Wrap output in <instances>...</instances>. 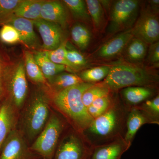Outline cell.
I'll use <instances>...</instances> for the list:
<instances>
[{"instance_id":"obj_1","label":"cell","mask_w":159,"mask_h":159,"mask_svg":"<svg viewBox=\"0 0 159 159\" xmlns=\"http://www.w3.org/2000/svg\"><path fill=\"white\" fill-rule=\"evenodd\" d=\"M82 82L49 95L51 107L61 115L70 126L80 133L93 121L84 105L82 95L84 91L93 85Z\"/></svg>"},{"instance_id":"obj_2","label":"cell","mask_w":159,"mask_h":159,"mask_svg":"<svg viewBox=\"0 0 159 159\" xmlns=\"http://www.w3.org/2000/svg\"><path fill=\"white\" fill-rule=\"evenodd\" d=\"M127 111L118 99L105 113L93 119L83 135L93 147L124 137Z\"/></svg>"},{"instance_id":"obj_3","label":"cell","mask_w":159,"mask_h":159,"mask_svg":"<svg viewBox=\"0 0 159 159\" xmlns=\"http://www.w3.org/2000/svg\"><path fill=\"white\" fill-rule=\"evenodd\" d=\"M51 110L48 93L44 91L35 92L31 99L25 102L20 112L17 128L30 146L44 128Z\"/></svg>"},{"instance_id":"obj_4","label":"cell","mask_w":159,"mask_h":159,"mask_svg":"<svg viewBox=\"0 0 159 159\" xmlns=\"http://www.w3.org/2000/svg\"><path fill=\"white\" fill-rule=\"evenodd\" d=\"M158 82L157 77L148 70L124 63L110 67L108 75L101 83L116 93L129 87L154 88Z\"/></svg>"},{"instance_id":"obj_5","label":"cell","mask_w":159,"mask_h":159,"mask_svg":"<svg viewBox=\"0 0 159 159\" xmlns=\"http://www.w3.org/2000/svg\"><path fill=\"white\" fill-rule=\"evenodd\" d=\"M70 126L62 116L52 108L48 121L30 148L43 159H53L63 134Z\"/></svg>"},{"instance_id":"obj_6","label":"cell","mask_w":159,"mask_h":159,"mask_svg":"<svg viewBox=\"0 0 159 159\" xmlns=\"http://www.w3.org/2000/svg\"><path fill=\"white\" fill-rule=\"evenodd\" d=\"M93 148L82 134L70 126L63 134L53 159H89Z\"/></svg>"},{"instance_id":"obj_7","label":"cell","mask_w":159,"mask_h":159,"mask_svg":"<svg viewBox=\"0 0 159 159\" xmlns=\"http://www.w3.org/2000/svg\"><path fill=\"white\" fill-rule=\"evenodd\" d=\"M139 11L138 1L119 0L115 2L111 10L110 32L117 33L131 29L138 19Z\"/></svg>"},{"instance_id":"obj_8","label":"cell","mask_w":159,"mask_h":159,"mask_svg":"<svg viewBox=\"0 0 159 159\" xmlns=\"http://www.w3.org/2000/svg\"><path fill=\"white\" fill-rule=\"evenodd\" d=\"M3 88L8 99L20 111L26 101L28 93V83L25 64L20 63L9 79H3Z\"/></svg>"},{"instance_id":"obj_9","label":"cell","mask_w":159,"mask_h":159,"mask_svg":"<svg viewBox=\"0 0 159 159\" xmlns=\"http://www.w3.org/2000/svg\"><path fill=\"white\" fill-rule=\"evenodd\" d=\"M0 159H43L31 150L24 135L17 128L12 131L2 145Z\"/></svg>"},{"instance_id":"obj_10","label":"cell","mask_w":159,"mask_h":159,"mask_svg":"<svg viewBox=\"0 0 159 159\" xmlns=\"http://www.w3.org/2000/svg\"><path fill=\"white\" fill-rule=\"evenodd\" d=\"M131 30L134 37L142 40L147 44L159 41L157 14L150 9L142 10Z\"/></svg>"},{"instance_id":"obj_11","label":"cell","mask_w":159,"mask_h":159,"mask_svg":"<svg viewBox=\"0 0 159 159\" xmlns=\"http://www.w3.org/2000/svg\"><path fill=\"white\" fill-rule=\"evenodd\" d=\"M33 22L40 34L45 51L55 50L63 43L62 29L59 25L41 19Z\"/></svg>"},{"instance_id":"obj_12","label":"cell","mask_w":159,"mask_h":159,"mask_svg":"<svg viewBox=\"0 0 159 159\" xmlns=\"http://www.w3.org/2000/svg\"><path fill=\"white\" fill-rule=\"evenodd\" d=\"M20 111L6 99L0 106V151L9 134L17 128Z\"/></svg>"},{"instance_id":"obj_13","label":"cell","mask_w":159,"mask_h":159,"mask_svg":"<svg viewBox=\"0 0 159 159\" xmlns=\"http://www.w3.org/2000/svg\"><path fill=\"white\" fill-rule=\"evenodd\" d=\"M147 124L159 125V123L139 109L133 107L128 111L124 137L128 145L131 146L138 131L142 126Z\"/></svg>"},{"instance_id":"obj_14","label":"cell","mask_w":159,"mask_h":159,"mask_svg":"<svg viewBox=\"0 0 159 159\" xmlns=\"http://www.w3.org/2000/svg\"><path fill=\"white\" fill-rule=\"evenodd\" d=\"M156 93L154 88L144 86L129 87L120 91L122 103L127 111L155 97Z\"/></svg>"},{"instance_id":"obj_15","label":"cell","mask_w":159,"mask_h":159,"mask_svg":"<svg viewBox=\"0 0 159 159\" xmlns=\"http://www.w3.org/2000/svg\"><path fill=\"white\" fill-rule=\"evenodd\" d=\"M130 147L124 137H120L109 143L94 147L89 159H121L123 153Z\"/></svg>"},{"instance_id":"obj_16","label":"cell","mask_w":159,"mask_h":159,"mask_svg":"<svg viewBox=\"0 0 159 159\" xmlns=\"http://www.w3.org/2000/svg\"><path fill=\"white\" fill-rule=\"evenodd\" d=\"M134 37L131 29L123 31L103 44L96 52V56L102 58L115 57L124 51Z\"/></svg>"},{"instance_id":"obj_17","label":"cell","mask_w":159,"mask_h":159,"mask_svg":"<svg viewBox=\"0 0 159 159\" xmlns=\"http://www.w3.org/2000/svg\"><path fill=\"white\" fill-rule=\"evenodd\" d=\"M40 19L65 27L67 15L64 7L57 1H44L41 10Z\"/></svg>"},{"instance_id":"obj_18","label":"cell","mask_w":159,"mask_h":159,"mask_svg":"<svg viewBox=\"0 0 159 159\" xmlns=\"http://www.w3.org/2000/svg\"><path fill=\"white\" fill-rule=\"evenodd\" d=\"M9 23L17 30L21 41L25 45L30 48L37 45L38 41L34 31L33 21L23 18L16 17L11 19Z\"/></svg>"},{"instance_id":"obj_19","label":"cell","mask_w":159,"mask_h":159,"mask_svg":"<svg viewBox=\"0 0 159 159\" xmlns=\"http://www.w3.org/2000/svg\"><path fill=\"white\" fill-rule=\"evenodd\" d=\"M44 1H21L12 13L16 17L36 20L40 19L41 10Z\"/></svg>"},{"instance_id":"obj_20","label":"cell","mask_w":159,"mask_h":159,"mask_svg":"<svg viewBox=\"0 0 159 159\" xmlns=\"http://www.w3.org/2000/svg\"><path fill=\"white\" fill-rule=\"evenodd\" d=\"M34 56L35 62L39 66L47 81L55 75L62 73L67 68L66 66L52 62L43 52H38Z\"/></svg>"},{"instance_id":"obj_21","label":"cell","mask_w":159,"mask_h":159,"mask_svg":"<svg viewBox=\"0 0 159 159\" xmlns=\"http://www.w3.org/2000/svg\"><path fill=\"white\" fill-rule=\"evenodd\" d=\"M125 59L132 63L141 62L147 54V45L142 40L134 37L124 51Z\"/></svg>"},{"instance_id":"obj_22","label":"cell","mask_w":159,"mask_h":159,"mask_svg":"<svg viewBox=\"0 0 159 159\" xmlns=\"http://www.w3.org/2000/svg\"><path fill=\"white\" fill-rule=\"evenodd\" d=\"M52 91L57 92L84 82L80 77L74 74L61 73L48 80Z\"/></svg>"},{"instance_id":"obj_23","label":"cell","mask_w":159,"mask_h":159,"mask_svg":"<svg viewBox=\"0 0 159 159\" xmlns=\"http://www.w3.org/2000/svg\"><path fill=\"white\" fill-rule=\"evenodd\" d=\"M25 72L29 79L37 84L46 85L49 87L47 80L35 62L33 54L29 51H25Z\"/></svg>"},{"instance_id":"obj_24","label":"cell","mask_w":159,"mask_h":159,"mask_svg":"<svg viewBox=\"0 0 159 159\" xmlns=\"http://www.w3.org/2000/svg\"><path fill=\"white\" fill-rule=\"evenodd\" d=\"M113 93L98 98L87 108L88 112L93 119L100 116L109 109L117 99L114 97Z\"/></svg>"},{"instance_id":"obj_25","label":"cell","mask_w":159,"mask_h":159,"mask_svg":"<svg viewBox=\"0 0 159 159\" xmlns=\"http://www.w3.org/2000/svg\"><path fill=\"white\" fill-rule=\"evenodd\" d=\"M71 36L74 43L83 51L87 48L90 43V32L85 26L80 23H76L73 26Z\"/></svg>"},{"instance_id":"obj_26","label":"cell","mask_w":159,"mask_h":159,"mask_svg":"<svg viewBox=\"0 0 159 159\" xmlns=\"http://www.w3.org/2000/svg\"><path fill=\"white\" fill-rule=\"evenodd\" d=\"M112 92L101 83L95 84L86 89L83 93L82 100L84 105L87 108L96 99L108 95Z\"/></svg>"},{"instance_id":"obj_27","label":"cell","mask_w":159,"mask_h":159,"mask_svg":"<svg viewBox=\"0 0 159 159\" xmlns=\"http://www.w3.org/2000/svg\"><path fill=\"white\" fill-rule=\"evenodd\" d=\"M109 71L108 66L96 67L82 71L78 76L84 82L95 84L104 80Z\"/></svg>"},{"instance_id":"obj_28","label":"cell","mask_w":159,"mask_h":159,"mask_svg":"<svg viewBox=\"0 0 159 159\" xmlns=\"http://www.w3.org/2000/svg\"><path fill=\"white\" fill-rule=\"evenodd\" d=\"M85 2L94 27L97 30L101 29L104 20V12L100 1L87 0Z\"/></svg>"},{"instance_id":"obj_29","label":"cell","mask_w":159,"mask_h":159,"mask_svg":"<svg viewBox=\"0 0 159 159\" xmlns=\"http://www.w3.org/2000/svg\"><path fill=\"white\" fill-rule=\"evenodd\" d=\"M63 2L70 9L75 19L82 21H90V17L89 14L85 1L82 0H64Z\"/></svg>"},{"instance_id":"obj_30","label":"cell","mask_w":159,"mask_h":159,"mask_svg":"<svg viewBox=\"0 0 159 159\" xmlns=\"http://www.w3.org/2000/svg\"><path fill=\"white\" fill-rule=\"evenodd\" d=\"M44 52L52 62L57 64L66 66V67L74 70V67L69 62L66 57V42L63 43L57 48L55 50L44 51Z\"/></svg>"},{"instance_id":"obj_31","label":"cell","mask_w":159,"mask_h":159,"mask_svg":"<svg viewBox=\"0 0 159 159\" xmlns=\"http://www.w3.org/2000/svg\"><path fill=\"white\" fill-rule=\"evenodd\" d=\"M134 107L143 111L155 121L159 123V94L153 98L146 100L140 105Z\"/></svg>"},{"instance_id":"obj_32","label":"cell","mask_w":159,"mask_h":159,"mask_svg":"<svg viewBox=\"0 0 159 159\" xmlns=\"http://www.w3.org/2000/svg\"><path fill=\"white\" fill-rule=\"evenodd\" d=\"M0 40L7 44H14L21 41L17 30L10 24H5L0 29Z\"/></svg>"},{"instance_id":"obj_33","label":"cell","mask_w":159,"mask_h":159,"mask_svg":"<svg viewBox=\"0 0 159 159\" xmlns=\"http://www.w3.org/2000/svg\"><path fill=\"white\" fill-rule=\"evenodd\" d=\"M66 57L75 70L85 66L87 64L86 59L82 54L74 49H68L67 47Z\"/></svg>"},{"instance_id":"obj_34","label":"cell","mask_w":159,"mask_h":159,"mask_svg":"<svg viewBox=\"0 0 159 159\" xmlns=\"http://www.w3.org/2000/svg\"><path fill=\"white\" fill-rule=\"evenodd\" d=\"M21 1L20 0H0V24L5 22L6 17L13 12Z\"/></svg>"},{"instance_id":"obj_35","label":"cell","mask_w":159,"mask_h":159,"mask_svg":"<svg viewBox=\"0 0 159 159\" xmlns=\"http://www.w3.org/2000/svg\"><path fill=\"white\" fill-rule=\"evenodd\" d=\"M147 60L150 64L159 66V42L151 44L148 50Z\"/></svg>"},{"instance_id":"obj_36","label":"cell","mask_w":159,"mask_h":159,"mask_svg":"<svg viewBox=\"0 0 159 159\" xmlns=\"http://www.w3.org/2000/svg\"><path fill=\"white\" fill-rule=\"evenodd\" d=\"M149 3H150L152 8V11L157 12V10H158L159 0H152V1H149Z\"/></svg>"},{"instance_id":"obj_37","label":"cell","mask_w":159,"mask_h":159,"mask_svg":"<svg viewBox=\"0 0 159 159\" xmlns=\"http://www.w3.org/2000/svg\"><path fill=\"white\" fill-rule=\"evenodd\" d=\"M6 93L3 88H0V106L6 99Z\"/></svg>"},{"instance_id":"obj_38","label":"cell","mask_w":159,"mask_h":159,"mask_svg":"<svg viewBox=\"0 0 159 159\" xmlns=\"http://www.w3.org/2000/svg\"><path fill=\"white\" fill-rule=\"evenodd\" d=\"M3 74H3L1 62H0V88H3Z\"/></svg>"}]
</instances>
